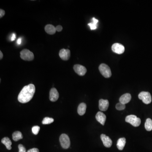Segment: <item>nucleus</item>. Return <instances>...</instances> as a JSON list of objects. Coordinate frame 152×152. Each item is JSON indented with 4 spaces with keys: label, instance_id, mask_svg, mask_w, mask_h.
Here are the masks:
<instances>
[{
    "label": "nucleus",
    "instance_id": "1a4fd4ad",
    "mask_svg": "<svg viewBox=\"0 0 152 152\" xmlns=\"http://www.w3.org/2000/svg\"><path fill=\"white\" fill-rule=\"evenodd\" d=\"M101 139L103 142V145L106 148H110L112 144L111 139L105 134H102L101 135Z\"/></svg>",
    "mask_w": 152,
    "mask_h": 152
},
{
    "label": "nucleus",
    "instance_id": "c756f323",
    "mask_svg": "<svg viewBox=\"0 0 152 152\" xmlns=\"http://www.w3.org/2000/svg\"><path fill=\"white\" fill-rule=\"evenodd\" d=\"M3 57V54L1 51H0V59L1 60Z\"/></svg>",
    "mask_w": 152,
    "mask_h": 152
},
{
    "label": "nucleus",
    "instance_id": "4468645a",
    "mask_svg": "<svg viewBox=\"0 0 152 152\" xmlns=\"http://www.w3.org/2000/svg\"><path fill=\"white\" fill-rule=\"evenodd\" d=\"M131 99V95L130 94L127 93L121 96L119 99V101L120 103L125 104L130 102Z\"/></svg>",
    "mask_w": 152,
    "mask_h": 152
},
{
    "label": "nucleus",
    "instance_id": "7ed1b4c3",
    "mask_svg": "<svg viewBox=\"0 0 152 152\" xmlns=\"http://www.w3.org/2000/svg\"><path fill=\"white\" fill-rule=\"evenodd\" d=\"M125 121L134 127L139 126L141 123V119L135 115H128L126 117Z\"/></svg>",
    "mask_w": 152,
    "mask_h": 152
},
{
    "label": "nucleus",
    "instance_id": "bb28decb",
    "mask_svg": "<svg viewBox=\"0 0 152 152\" xmlns=\"http://www.w3.org/2000/svg\"><path fill=\"white\" fill-rule=\"evenodd\" d=\"M63 29V27H62V26H60V25H59L58 26H57L56 27V31L58 32H60Z\"/></svg>",
    "mask_w": 152,
    "mask_h": 152
},
{
    "label": "nucleus",
    "instance_id": "dca6fc26",
    "mask_svg": "<svg viewBox=\"0 0 152 152\" xmlns=\"http://www.w3.org/2000/svg\"><path fill=\"white\" fill-rule=\"evenodd\" d=\"M86 104L84 103H80L77 109L78 114L80 115H83L85 114L86 110Z\"/></svg>",
    "mask_w": 152,
    "mask_h": 152
},
{
    "label": "nucleus",
    "instance_id": "9b49d317",
    "mask_svg": "<svg viewBox=\"0 0 152 152\" xmlns=\"http://www.w3.org/2000/svg\"><path fill=\"white\" fill-rule=\"evenodd\" d=\"M59 95L57 89L55 88H52L49 92V99L51 101L55 102L58 99Z\"/></svg>",
    "mask_w": 152,
    "mask_h": 152
},
{
    "label": "nucleus",
    "instance_id": "39448f33",
    "mask_svg": "<svg viewBox=\"0 0 152 152\" xmlns=\"http://www.w3.org/2000/svg\"><path fill=\"white\" fill-rule=\"evenodd\" d=\"M20 57L23 60L31 61L34 59V55L28 49H24L20 52Z\"/></svg>",
    "mask_w": 152,
    "mask_h": 152
},
{
    "label": "nucleus",
    "instance_id": "393cba45",
    "mask_svg": "<svg viewBox=\"0 0 152 152\" xmlns=\"http://www.w3.org/2000/svg\"><path fill=\"white\" fill-rule=\"evenodd\" d=\"M19 152H26V149L25 147L22 144H19L18 145Z\"/></svg>",
    "mask_w": 152,
    "mask_h": 152
},
{
    "label": "nucleus",
    "instance_id": "4be33fe9",
    "mask_svg": "<svg viewBox=\"0 0 152 152\" xmlns=\"http://www.w3.org/2000/svg\"><path fill=\"white\" fill-rule=\"evenodd\" d=\"M54 120L53 118H50L49 117H45L44 118L42 122L43 124L46 125L49 124L54 122Z\"/></svg>",
    "mask_w": 152,
    "mask_h": 152
},
{
    "label": "nucleus",
    "instance_id": "6e6552de",
    "mask_svg": "<svg viewBox=\"0 0 152 152\" xmlns=\"http://www.w3.org/2000/svg\"><path fill=\"white\" fill-rule=\"evenodd\" d=\"M74 69L77 74L81 76L85 75L87 72L85 67L79 64L74 65Z\"/></svg>",
    "mask_w": 152,
    "mask_h": 152
},
{
    "label": "nucleus",
    "instance_id": "f3484780",
    "mask_svg": "<svg viewBox=\"0 0 152 152\" xmlns=\"http://www.w3.org/2000/svg\"><path fill=\"white\" fill-rule=\"evenodd\" d=\"M126 143V139L125 138H121L118 140L117 144V146L118 150L122 151L124 148Z\"/></svg>",
    "mask_w": 152,
    "mask_h": 152
},
{
    "label": "nucleus",
    "instance_id": "f257e3e1",
    "mask_svg": "<svg viewBox=\"0 0 152 152\" xmlns=\"http://www.w3.org/2000/svg\"><path fill=\"white\" fill-rule=\"evenodd\" d=\"M35 90V86L32 84L25 86L19 94L18 101L23 103L30 101L34 96Z\"/></svg>",
    "mask_w": 152,
    "mask_h": 152
},
{
    "label": "nucleus",
    "instance_id": "423d86ee",
    "mask_svg": "<svg viewBox=\"0 0 152 152\" xmlns=\"http://www.w3.org/2000/svg\"><path fill=\"white\" fill-rule=\"evenodd\" d=\"M138 98L142 100L144 103L148 104L151 102L152 97L149 92L142 91L139 94Z\"/></svg>",
    "mask_w": 152,
    "mask_h": 152
},
{
    "label": "nucleus",
    "instance_id": "7c9ffc66",
    "mask_svg": "<svg viewBox=\"0 0 152 152\" xmlns=\"http://www.w3.org/2000/svg\"><path fill=\"white\" fill-rule=\"evenodd\" d=\"M21 39L20 38L18 39V40H17V44H21Z\"/></svg>",
    "mask_w": 152,
    "mask_h": 152
},
{
    "label": "nucleus",
    "instance_id": "5701e85b",
    "mask_svg": "<svg viewBox=\"0 0 152 152\" xmlns=\"http://www.w3.org/2000/svg\"><path fill=\"white\" fill-rule=\"evenodd\" d=\"M126 108L125 104L121 103H118L116 104V108L118 110H124Z\"/></svg>",
    "mask_w": 152,
    "mask_h": 152
},
{
    "label": "nucleus",
    "instance_id": "a211bd4d",
    "mask_svg": "<svg viewBox=\"0 0 152 152\" xmlns=\"http://www.w3.org/2000/svg\"><path fill=\"white\" fill-rule=\"evenodd\" d=\"M1 142L5 145L6 147L8 150H11V149H12L11 145H12V142L9 138L7 137L3 138V139H2Z\"/></svg>",
    "mask_w": 152,
    "mask_h": 152
},
{
    "label": "nucleus",
    "instance_id": "20e7f679",
    "mask_svg": "<svg viewBox=\"0 0 152 152\" xmlns=\"http://www.w3.org/2000/svg\"><path fill=\"white\" fill-rule=\"evenodd\" d=\"M60 142L61 147L64 149H68L70 146L69 137L66 134H63L60 135Z\"/></svg>",
    "mask_w": 152,
    "mask_h": 152
},
{
    "label": "nucleus",
    "instance_id": "aec40b11",
    "mask_svg": "<svg viewBox=\"0 0 152 152\" xmlns=\"http://www.w3.org/2000/svg\"><path fill=\"white\" fill-rule=\"evenodd\" d=\"M144 126L147 131H150L152 130V120L151 118H148L146 120Z\"/></svg>",
    "mask_w": 152,
    "mask_h": 152
},
{
    "label": "nucleus",
    "instance_id": "a878e982",
    "mask_svg": "<svg viewBox=\"0 0 152 152\" xmlns=\"http://www.w3.org/2000/svg\"><path fill=\"white\" fill-rule=\"evenodd\" d=\"M27 152H40L39 150L37 148H33L32 149H30Z\"/></svg>",
    "mask_w": 152,
    "mask_h": 152
},
{
    "label": "nucleus",
    "instance_id": "b1692460",
    "mask_svg": "<svg viewBox=\"0 0 152 152\" xmlns=\"http://www.w3.org/2000/svg\"><path fill=\"white\" fill-rule=\"evenodd\" d=\"M40 130V127L39 126H34L32 128V130L33 134L35 135H37Z\"/></svg>",
    "mask_w": 152,
    "mask_h": 152
},
{
    "label": "nucleus",
    "instance_id": "f03ea898",
    "mask_svg": "<svg viewBox=\"0 0 152 152\" xmlns=\"http://www.w3.org/2000/svg\"><path fill=\"white\" fill-rule=\"evenodd\" d=\"M101 74L105 78H110L112 75L110 67L104 63H102L99 67Z\"/></svg>",
    "mask_w": 152,
    "mask_h": 152
},
{
    "label": "nucleus",
    "instance_id": "9d476101",
    "mask_svg": "<svg viewBox=\"0 0 152 152\" xmlns=\"http://www.w3.org/2000/svg\"><path fill=\"white\" fill-rule=\"evenodd\" d=\"M59 55L63 60H68L70 57V51L69 49H61L60 51Z\"/></svg>",
    "mask_w": 152,
    "mask_h": 152
},
{
    "label": "nucleus",
    "instance_id": "2eb2a0df",
    "mask_svg": "<svg viewBox=\"0 0 152 152\" xmlns=\"http://www.w3.org/2000/svg\"><path fill=\"white\" fill-rule=\"evenodd\" d=\"M44 29L46 32L50 35H53V34H55L56 31V27L50 24L46 25Z\"/></svg>",
    "mask_w": 152,
    "mask_h": 152
},
{
    "label": "nucleus",
    "instance_id": "c85d7f7f",
    "mask_svg": "<svg viewBox=\"0 0 152 152\" xmlns=\"http://www.w3.org/2000/svg\"><path fill=\"white\" fill-rule=\"evenodd\" d=\"M16 38V36L15 35V33H13L12 35V41H14L15 40V39Z\"/></svg>",
    "mask_w": 152,
    "mask_h": 152
},
{
    "label": "nucleus",
    "instance_id": "6ab92c4d",
    "mask_svg": "<svg viewBox=\"0 0 152 152\" xmlns=\"http://www.w3.org/2000/svg\"><path fill=\"white\" fill-rule=\"evenodd\" d=\"M22 138H23V136L20 131H15L12 134V139L15 141H17Z\"/></svg>",
    "mask_w": 152,
    "mask_h": 152
},
{
    "label": "nucleus",
    "instance_id": "412c9836",
    "mask_svg": "<svg viewBox=\"0 0 152 152\" xmlns=\"http://www.w3.org/2000/svg\"><path fill=\"white\" fill-rule=\"evenodd\" d=\"M99 22L98 19H96L95 17L93 18V22L91 23H88V26L90 27L91 30L96 29L97 28V24Z\"/></svg>",
    "mask_w": 152,
    "mask_h": 152
},
{
    "label": "nucleus",
    "instance_id": "ddd939ff",
    "mask_svg": "<svg viewBox=\"0 0 152 152\" xmlns=\"http://www.w3.org/2000/svg\"><path fill=\"white\" fill-rule=\"evenodd\" d=\"M96 118L99 123H100L103 126L104 125L107 118L106 115L104 114L101 112H98L96 115Z\"/></svg>",
    "mask_w": 152,
    "mask_h": 152
},
{
    "label": "nucleus",
    "instance_id": "cd10ccee",
    "mask_svg": "<svg viewBox=\"0 0 152 152\" xmlns=\"http://www.w3.org/2000/svg\"><path fill=\"white\" fill-rule=\"evenodd\" d=\"M5 14V12L3 9H0V17L2 18Z\"/></svg>",
    "mask_w": 152,
    "mask_h": 152
},
{
    "label": "nucleus",
    "instance_id": "f8f14e48",
    "mask_svg": "<svg viewBox=\"0 0 152 152\" xmlns=\"http://www.w3.org/2000/svg\"><path fill=\"white\" fill-rule=\"evenodd\" d=\"M109 106V102L108 100L101 99L99 101V109L102 111H106Z\"/></svg>",
    "mask_w": 152,
    "mask_h": 152
},
{
    "label": "nucleus",
    "instance_id": "0eeeda50",
    "mask_svg": "<svg viewBox=\"0 0 152 152\" xmlns=\"http://www.w3.org/2000/svg\"><path fill=\"white\" fill-rule=\"evenodd\" d=\"M112 49L113 52L117 54H123L125 51V47L124 46L121 44L115 43L112 47Z\"/></svg>",
    "mask_w": 152,
    "mask_h": 152
}]
</instances>
